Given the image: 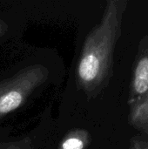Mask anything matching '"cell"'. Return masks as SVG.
<instances>
[{
    "mask_svg": "<svg viewBox=\"0 0 148 149\" xmlns=\"http://www.w3.org/2000/svg\"><path fill=\"white\" fill-rule=\"evenodd\" d=\"M127 1L106 2L100 22L85 36L75 68V84L87 100L95 98L108 84L113 53L121 34Z\"/></svg>",
    "mask_w": 148,
    "mask_h": 149,
    "instance_id": "cell-1",
    "label": "cell"
},
{
    "mask_svg": "<svg viewBox=\"0 0 148 149\" xmlns=\"http://www.w3.org/2000/svg\"><path fill=\"white\" fill-rule=\"evenodd\" d=\"M56 63L33 56L0 78V122L56 79Z\"/></svg>",
    "mask_w": 148,
    "mask_h": 149,
    "instance_id": "cell-2",
    "label": "cell"
},
{
    "mask_svg": "<svg viewBox=\"0 0 148 149\" xmlns=\"http://www.w3.org/2000/svg\"><path fill=\"white\" fill-rule=\"evenodd\" d=\"M49 112L46 111L41 121L26 134L10 138L0 133V149H44L52 128Z\"/></svg>",
    "mask_w": 148,
    "mask_h": 149,
    "instance_id": "cell-3",
    "label": "cell"
},
{
    "mask_svg": "<svg viewBox=\"0 0 148 149\" xmlns=\"http://www.w3.org/2000/svg\"><path fill=\"white\" fill-rule=\"evenodd\" d=\"M92 142L91 131L83 126L66 127L58 132L52 126L44 149H90Z\"/></svg>",
    "mask_w": 148,
    "mask_h": 149,
    "instance_id": "cell-4",
    "label": "cell"
},
{
    "mask_svg": "<svg viewBox=\"0 0 148 149\" xmlns=\"http://www.w3.org/2000/svg\"><path fill=\"white\" fill-rule=\"evenodd\" d=\"M148 94V41L142 42L136 56L130 83L129 106Z\"/></svg>",
    "mask_w": 148,
    "mask_h": 149,
    "instance_id": "cell-5",
    "label": "cell"
},
{
    "mask_svg": "<svg viewBox=\"0 0 148 149\" xmlns=\"http://www.w3.org/2000/svg\"><path fill=\"white\" fill-rule=\"evenodd\" d=\"M129 107V123L135 129L148 135V94Z\"/></svg>",
    "mask_w": 148,
    "mask_h": 149,
    "instance_id": "cell-6",
    "label": "cell"
},
{
    "mask_svg": "<svg viewBox=\"0 0 148 149\" xmlns=\"http://www.w3.org/2000/svg\"><path fill=\"white\" fill-rule=\"evenodd\" d=\"M17 28H22V19L17 13H0V42L8 39L11 35H15Z\"/></svg>",
    "mask_w": 148,
    "mask_h": 149,
    "instance_id": "cell-7",
    "label": "cell"
},
{
    "mask_svg": "<svg viewBox=\"0 0 148 149\" xmlns=\"http://www.w3.org/2000/svg\"><path fill=\"white\" fill-rule=\"evenodd\" d=\"M131 147L133 149H148V141L134 139L132 141Z\"/></svg>",
    "mask_w": 148,
    "mask_h": 149,
    "instance_id": "cell-8",
    "label": "cell"
},
{
    "mask_svg": "<svg viewBox=\"0 0 148 149\" xmlns=\"http://www.w3.org/2000/svg\"><path fill=\"white\" fill-rule=\"evenodd\" d=\"M129 149H133V148H132V147H130V148Z\"/></svg>",
    "mask_w": 148,
    "mask_h": 149,
    "instance_id": "cell-9",
    "label": "cell"
}]
</instances>
